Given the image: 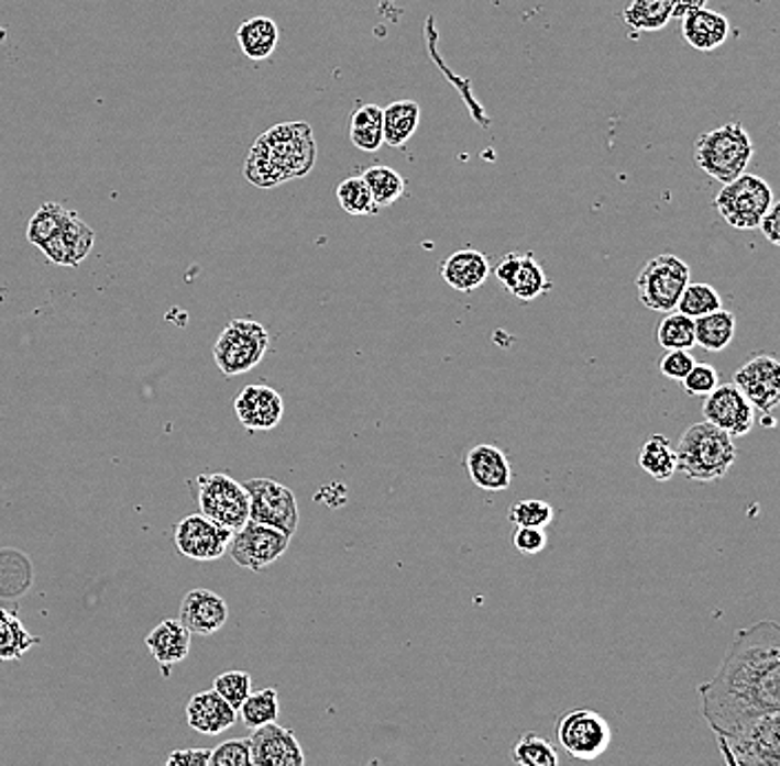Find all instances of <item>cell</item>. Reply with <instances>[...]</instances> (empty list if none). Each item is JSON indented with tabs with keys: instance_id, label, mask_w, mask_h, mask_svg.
<instances>
[{
	"instance_id": "ba28073f",
	"label": "cell",
	"mask_w": 780,
	"mask_h": 766,
	"mask_svg": "<svg viewBox=\"0 0 780 766\" xmlns=\"http://www.w3.org/2000/svg\"><path fill=\"white\" fill-rule=\"evenodd\" d=\"M692 281L690 266L670 253L652 257L637 277L639 301L648 311L672 313L681 292Z\"/></svg>"
},
{
	"instance_id": "681fc988",
	"label": "cell",
	"mask_w": 780,
	"mask_h": 766,
	"mask_svg": "<svg viewBox=\"0 0 780 766\" xmlns=\"http://www.w3.org/2000/svg\"><path fill=\"white\" fill-rule=\"evenodd\" d=\"M707 0H668L672 19H685L688 14L703 10Z\"/></svg>"
},
{
	"instance_id": "7dc6e473",
	"label": "cell",
	"mask_w": 780,
	"mask_h": 766,
	"mask_svg": "<svg viewBox=\"0 0 780 766\" xmlns=\"http://www.w3.org/2000/svg\"><path fill=\"white\" fill-rule=\"evenodd\" d=\"M209 748H178L172 751L163 766H207Z\"/></svg>"
},
{
	"instance_id": "ab89813d",
	"label": "cell",
	"mask_w": 780,
	"mask_h": 766,
	"mask_svg": "<svg viewBox=\"0 0 780 766\" xmlns=\"http://www.w3.org/2000/svg\"><path fill=\"white\" fill-rule=\"evenodd\" d=\"M336 196H338L340 207L349 215L362 218V215L380 213V209L375 207V202L371 198V191H369L366 182L362 180V176H353V178H347L344 182H340L338 189H336Z\"/></svg>"
},
{
	"instance_id": "cb8c5ba5",
	"label": "cell",
	"mask_w": 780,
	"mask_h": 766,
	"mask_svg": "<svg viewBox=\"0 0 780 766\" xmlns=\"http://www.w3.org/2000/svg\"><path fill=\"white\" fill-rule=\"evenodd\" d=\"M187 722L205 735H218L238 722V711L213 689L196 693L187 704Z\"/></svg>"
},
{
	"instance_id": "60d3db41",
	"label": "cell",
	"mask_w": 780,
	"mask_h": 766,
	"mask_svg": "<svg viewBox=\"0 0 780 766\" xmlns=\"http://www.w3.org/2000/svg\"><path fill=\"white\" fill-rule=\"evenodd\" d=\"M554 519V510L550 503L541 499H524L510 506L508 521L515 528H539L546 530Z\"/></svg>"
},
{
	"instance_id": "277c9868",
	"label": "cell",
	"mask_w": 780,
	"mask_h": 766,
	"mask_svg": "<svg viewBox=\"0 0 780 766\" xmlns=\"http://www.w3.org/2000/svg\"><path fill=\"white\" fill-rule=\"evenodd\" d=\"M754 156V144L740 122H727L701 133L694 142V160L703 174L727 185L745 174Z\"/></svg>"
},
{
	"instance_id": "9a60e30c",
	"label": "cell",
	"mask_w": 780,
	"mask_h": 766,
	"mask_svg": "<svg viewBox=\"0 0 780 766\" xmlns=\"http://www.w3.org/2000/svg\"><path fill=\"white\" fill-rule=\"evenodd\" d=\"M233 532L209 521L202 514H191L176 525V545L191 560H216L224 556Z\"/></svg>"
},
{
	"instance_id": "3957f363",
	"label": "cell",
	"mask_w": 780,
	"mask_h": 766,
	"mask_svg": "<svg viewBox=\"0 0 780 766\" xmlns=\"http://www.w3.org/2000/svg\"><path fill=\"white\" fill-rule=\"evenodd\" d=\"M677 452V473L690 481H718L727 477L736 464L734 438L710 425L707 421L692 423L679 438Z\"/></svg>"
},
{
	"instance_id": "83f0119b",
	"label": "cell",
	"mask_w": 780,
	"mask_h": 766,
	"mask_svg": "<svg viewBox=\"0 0 780 766\" xmlns=\"http://www.w3.org/2000/svg\"><path fill=\"white\" fill-rule=\"evenodd\" d=\"M421 120V107L413 100H397L382 109V129L384 144L393 148H402L415 135Z\"/></svg>"
},
{
	"instance_id": "9c48e42d",
	"label": "cell",
	"mask_w": 780,
	"mask_h": 766,
	"mask_svg": "<svg viewBox=\"0 0 780 766\" xmlns=\"http://www.w3.org/2000/svg\"><path fill=\"white\" fill-rule=\"evenodd\" d=\"M198 503L202 517L231 532L249 521V495L242 484L224 473L198 477Z\"/></svg>"
},
{
	"instance_id": "e575fe53",
	"label": "cell",
	"mask_w": 780,
	"mask_h": 766,
	"mask_svg": "<svg viewBox=\"0 0 780 766\" xmlns=\"http://www.w3.org/2000/svg\"><path fill=\"white\" fill-rule=\"evenodd\" d=\"M623 21L637 32H659L672 21V14L668 0H633Z\"/></svg>"
},
{
	"instance_id": "4dcf8cb0",
	"label": "cell",
	"mask_w": 780,
	"mask_h": 766,
	"mask_svg": "<svg viewBox=\"0 0 780 766\" xmlns=\"http://www.w3.org/2000/svg\"><path fill=\"white\" fill-rule=\"evenodd\" d=\"M351 142L366 153H375L384 146V129H382V107L364 102L351 113Z\"/></svg>"
},
{
	"instance_id": "7bdbcfd3",
	"label": "cell",
	"mask_w": 780,
	"mask_h": 766,
	"mask_svg": "<svg viewBox=\"0 0 780 766\" xmlns=\"http://www.w3.org/2000/svg\"><path fill=\"white\" fill-rule=\"evenodd\" d=\"M207 766H255L251 759L249 740H229L209 753Z\"/></svg>"
},
{
	"instance_id": "4fadbf2b",
	"label": "cell",
	"mask_w": 780,
	"mask_h": 766,
	"mask_svg": "<svg viewBox=\"0 0 780 766\" xmlns=\"http://www.w3.org/2000/svg\"><path fill=\"white\" fill-rule=\"evenodd\" d=\"M290 536L284 532L262 525L255 521H246L238 532H233V539L229 543V554L231 558L251 571H260L268 565H273L284 552L288 549Z\"/></svg>"
},
{
	"instance_id": "484cf974",
	"label": "cell",
	"mask_w": 780,
	"mask_h": 766,
	"mask_svg": "<svg viewBox=\"0 0 780 766\" xmlns=\"http://www.w3.org/2000/svg\"><path fill=\"white\" fill-rule=\"evenodd\" d=\"M238 45L249 60L253 63L268 60L279 45L277 23L268 16H255L244 21L238 27Z\"/></svg>"
},
{
	"instance_id": "c3c4849f",
	"label": "cell",
	"mask_w": 780,
	"mask_h": 766,
	"mask_svg": "<svg viewBox=\"0 0 780 766\" xmlns=\"http://www.w3.org/2000/svg\"><path fill=\"white\" fill-rule=\"evenodd\" d=\"M778 215H780V204H773L760 220L758 229L760 233L767 237L769 244L778 246L780 244V224H778Z\"/></svg>"
},
{
	"instance_id": "74e56055",
	"label": "cell",
	"mask_w": 780,
	"mask_h": 766,
	"mask_svg": "<svg viewBox=\"0 0 780 766\" xmlns=\"http://www.w3.org/2000/svg\"><path fill=\"white\" fill-rule=\"evenodd\" d=\"M657 342L666 351H690L694 346V320L683 313H666L657 326Z\"/></svg>"
},
{
	"instance_id": "4316f807",
	"label": "cell",
	"mask_w": 780,
	"mask_h": 766,
	"mask_svg": "<svg viewBox=\"0 0 780 766\" xmlns=\"http://www.w3.org/2000/svg\"><path fill=\"white\" fill-rule=\"evenodd\" d=\"M34 585V567L28 554L14 547H0V598L14 600Z\"/></svg>"
},
{
	"instance_id": "ffe728a7",
	"label": "cell",
	"mask_w": 780,
	"mask_h": 766,
	"mask_svg": "<svg viewBox=\"0 0 780 766\" xmlns=\"http://www.w3.org/2000/svg\"><path fill=\"white\" fill-rule=\"evenodd\" d=\"M94 231L83 222L76 211H67V218L58 233L41 246L45 257L58 266H80L94 248Z\"/></svg>"
},
{
	"instance_id": "d4e9b609",
	"label": "cell",
	"mask_w": 780,
	"mask_h": 766,
	"mask_svg": "<svg viewBox=\"0 0 780 766\" xmlns=\"http://www.w3.org/2000/svg\"><path fill=\"white\" fill-rule=\"evenodd\" d=\"M729 36V21L721 12L696 10L683 19V38L696 52H714Z\"/></svg>"
},
{
	"instance_id": "44dd1931",
	"label": "cell",
	"mask_w": 780,
	"mask_h": 766,
	"mask_svg": "<svg viewBox=\"0 0 780 766\" xmlns=\"http://www.w3.org/2000/svg\"><path fill=\"white\" fill-rule=\"evenodd\" d=\"M229 619V604L211 589H191L180 604V623L200 636H211L224 628Z\"/></svg>"
},
{
	"instance_id": "f1b7e54d",
	"label": "cell",
	"mask_w": 780,
	"mask_h": 766,
	"mask_svg": "<svg viewBox=\"0 0 780 766\" xmlns=\"http://www.w3.org/2000/svg\"><path fill=\"white\" fill-rule=\"evenodd\" d=\"M637 466L657 481H670L677 475V452L666 434H652L639 449Z\"/></svg>"
},
{
	"instance_id": "6da1fadb",
	"label": "cell",
	"mask_w": 780,
	"mask_h": 766,
	"mask_svg": "<svg viewBox=\"0 0 780 766\" xmlns=\"http://www.w3.org/2000/svg\"><path fill=\"white\" fill-rule=\"evenodd\" d=\"M701 713L716 737L780 713V628L773 621L738 630L718 674L699 687Z\"/></svg>"
},
{
	"instance_id": "603a6c76",
	"label": "cell",
	"mask_w": 780,
	"mask_h": 766,
	"mask_svg": "<svg viewBox=\"0 0 780 766\" xmlns=\"http://www.w3.org/2000/svg\"><path fill=\"white\" fill-rule=\"evenodd\" d=\"M146 650L169 676V667L183 663L191 650V632L180 621H163L146 634Z\"/></svg>"
},
{
	"instance_id": "2e32d148",
	"label": "cell",
	"mask_w": 780,
	"mask_h": 766,
	"mask_svg": "<svg viewBox=\"0 0 780 766\" xmlns=\"http://www.w3.org/2000/svg\"><path fill=\"white\" fill-rule=\"evenodd\" d=\"M495 277L513 297L521 301L539 299L541 295L552 290L550 277L532 253H506L495 266Z\"/></svg>"
},
{
	"instance_id": "f546056e",
	"label": "cell",
	"mask_w": 780,
	"mask_h": 766,
	"mask_svg": "<svg viewBox=\"0 0 780 766\" xmlns=\"http://www.w3.org/2000/svg\"><path fill=\"white\" fill-rule=\"evenodd\" d=\"M734 335L736 318L725 309L694 320V344H699L707 353L725 351L734 342Z\"/></svg>"
},
{
	"instance_id": "7402d4cb",
	"label": "cell",
	"mask_w": 780,
	"mask_h": 766,
	"mask_svg": "<svg viewBox=\"0 0 780 766\" xmlns=\"http://www.w3.org/2000/svg\"><path fill=\"white\" fill-rule=\"evenodd\" d=\"M439 273L450 288L459 292H473L486 284L491 275V262L477 248H461L441 262Z\"/></svg>"
},
{
	"instance_id": "5b68a950",
	"label": "cell",
	"mask_w": 780,
	"mask_h": 766,
	"mask_svg": "<svg viewBox=\"0 0 780 766\" xmlns=\"http://www.w3.org/2000/svg\"><path fill=\"white\" fill-rule=\"evenodd\" d=\"M716 742L725 766H780V713L758 718Z\"/></svg>"
},
{
	"instance_id": "5bb4252c",
	"label": "cell",
	"mask_w": 780,
	"mask_h": 766,
	"mask_svg": "<svg viewBox=\"0 0 780 766\" xmlns=\"http://www.w3.org/2000/svg\"><path fill=\"white\" fill-rule=\"evenodd\" d=\"M703 417L732 438L747 436L754 428L756 412L734 384H718L703 401Z\"/></svg>"
},
{
	"instance_id": "52a82bcc",
	"label": "cell",
	"mask_w": 780,
	"mask_h": 766,
	"mask_svg": "<svg viewBox=\"0 0 780 766\" xmlns=\"http://www.w3.org/2000/svg\"><path fill=\"white\" fill-rule=\"evenodd\" d=\"M268 351V333L260 322L233 320L213 346V359L222 375L238 377L253 370Z\"/></svg>"
},
{
	"instance_id": "30bf717a",
	"label": "cell",
	"mask_w": 780,
	"mask_h": 766,
	"mask_svg": "<svg viewBox=\"0 0 780 766\" xmlns=\"http://www.w3.org/2000/svg\"><path fill=\"white\" fill-rule=\"evenodd\" d=\"M734 386L749 401L760 423L773 428V412L780 403V364L771 355H754L734 373Z\"/></svg>"
},
{
	"instance_id": "7a4b0ae2",
	"label": "cell",
	"mask_w": 780,
	"mask_h": 766,
	"mask_svg": "<svg viewBox=\"0 0 780 766\" xmlns=\"http://www.w3.org/2000/svg\"><path fill=\"white\" fill-rule=\"evenodd\" d=\"M316 160L318 144L310 124L282 122L255 140L244 163V178L260 189H273L308 176Z\"/></svg>"
},
{
	"instance_id": "ac0fdd59",
	"label": "cell",
	"mask_w": 780,
	"mask_h": 766,
	"mask_svg": "<svg viewBox=\"0 0 780 766\" xmlns=\"http://www.w3.org/2000/svg\"><path fill=\"white\" fill-rule=\"evenodd\" d=\"M240 423L249 432H264L279 425L284 417L282 395L266 384H251L242 388L233 401Z\"/></svg>"
},
{
	"instance_id": "d6a6232c",
	"label": "cell",
	"mask_w": 780,
	"mask_h": 766,
	"mask_svg": "<svg viewBox=\"0 0 780 766\" xmlns=\"http://www.w3.org/2000/svg\"><path fill=\"white\" fill-rule=\"evenodd\" d=\"M362 180L366 182L377 209L393 207L397 200H402L406 196V180L391 167H384V165L369 167L362 174Z\"/></svg>"
},
{
	"instance_id": "bcb514c9",
	"label": "cell",
	"mask_w": 780,
	"mask_h": 766,
	"mask_svg": "<svg viewBox=\"0 0 780 766\" xmlns=\"http://www.w3.org/2000/svg\"><path fill=\"white\" fill-rule=\"evenodd\" d=\"M510 541L521 554H539L548 545V536L539 528H515Z\"/></svg>"
},
{
	"instance_id": "836d02e7",
	"label": "cell",
	"mask_w": 780,
	"mask_h": 766,
	"mask_svg": "<svg viewBox=\"0 0 780 766\" xmlns=\"http://www.w3.org/2000/svg\"><path fill=\"white\" fill-rule=\"evenodd\" d=\"M510 757L517 766H559V755L554 744L535 731L524 733L515 742Z\"/></svg>"
},
{
	"instance_id": "8d00e7d4",
	"label": "cell",
	"mask_w": 780,
	"mask_h": 766,
	"mask_svg": "<svg viewBox=\"0 0 780 766\" xmlns=\"http://www.w3.org/2000/svg\"><path fill=\"white\" fill-rule=\"evenodd\" d=\"M242 713V722L253 731L264 724L277 722L279 715V696L273 687L262 689V691H251V696L242 702L238 709Z\"/></svg>"
},
{
	"instance_id": "b9f144b4",
	"label": "cell",
	"mask_w": 780,
	"mask_h": 766,
	"mask_svg": "<svg viewBox=\"0 0 780 766\" xmlns=\"http://www.w3.org/2000/svg\"><path fill=\"white\" fill-rule=\"evenodd\" d=\"M213 691L238 711L251 696V676L246 671H227L216 678Z\"/></svg>"
},
{
	"instance_id": "e0dca14e",
	"label": "cell",
	"mask_w": 780,
	"mask_h": 766,
	"mask_svg": "<svg viewBox=\"0 0 780 766\" xmlns=\"http://www.w3.org/2000/svg\"><path fill=\"white\" fill-rule=\"evenodd\" d=\"M251 759L255 766H304L306 757L299 740L290 729L277 722L253 729L249 737Z\"/></svg>"
},
{
	"instance_id": "f35d334b",
	"label": "cell",
	"mask_w": 780,
	"mask_h": 766,
	"mask_svg": "<svg viewBox=\"0 0 780 766\" xmlns=\"http://www.w3.org/2000/svg\"><path fill=\"white\" fill-rule=\"evenodd\" d=\"M67 211L69 209H65L63 204H58V202H45L36 213H34V218L30 220V224H28V240H30V244H34V246H45L56 233H58V229L63 226V222H65V218H67Z\"/></svg>"
},
{
	"instance_id": "1f68e13d",
	"label": "cell",
	"mask_w": 780,
	"mask_h": 766,
	"mask_svg": "<svg viewBox=\"0 0 780 766\" xmlns=\"http://www.w3.org/2000/svg\"><path fill=\"white\" fill-rule=\"evenodd\" d=\"M41 643L8 609H0V660H21Z\"/></svg>"
},
{
	"instance_id": "8992f818",
	"label": "cell",
	"mask_w": 780,
	"mask_h": 766,
	"mask_svg": "<svg viewBox=\"0 0 780 766\" xmlns=\"http://www.w3.org/2000/svg\"><path fill=\"white\" fill-rule=\"evenodd\" d=\"M773 204L776 200L771 187L754 174H743L736 180L723 185L721 193L714 200V207L721 218L738 231L758 229L762 215Z\"/></svg>"
},
{
	"instance_id": "f6af8a7d",
	"label": "cell",
	"mask_w": 780,
	"mask_h": 766,
	"mask_svg": "<svg viewBox=\"0 0 780 766\" xmlns=\"http://www.w3.org/2000/svg\"><path fill=\"white\" fill-rule=\"evenodd\" d=\"M696 359L692 351H666V355L659 362V370L663 377L672 381H683L688 373L694 368Z\"/></svg>"
},
{
	"instance_id": "8fae6325",
	"label": "cell",
	"mask_w": 780,
	"mask_h": 766,
	"mask_svg": "<svg viewBox=\"0 0 780 766\" xmlns=\"http://www.w3.org/2000/svg\"><path fill=\"white\" fill-rule=\"evenodd\" d=\"M557 742L576 759H596L612 742L607 720L592 709L565 711L557 722Z\"/></svg>"
},
{
	"instance_id": "d6986e66",
	"label": "cell",
	"mask_w": 780,
	"mask_h": 766,
	"mask_svg": "<svg viewBox=\"0 0 780 766\" xmlns=\"http://www.w3.org/2000/svg\"><path fill=\"white\" fill-rule=\"evenodd\" d=\"M465 470L471 481L486 492H504L513 486V466L502 447L491 443H480L468 449Z\"/></svg>"
},
{
	"instance_id": "ee69618b",
	"label": "cell",
	"mask_w": 780,
	"mask_h": 766,
	"mask_svg": "<svg viewBox=\"0 0 780 766\" xmlns=\"http://www.w3.org/2000/svg\"><path fill=\"white\" fill-rule=\"evenodd\" d=\"M683 390L692 397H707L721 381H718V373L714 366L710 364H694V368L688 373V377L681 381Z\"/></svg>"
},
{
	"instance_id": "7c38bea8",
	"label": "cell",
	"mask_w": 780,
	"mask_h": 766,
	"mask_svg": "<svg viewBox=\"0 0 780 766\" xmlns=\"http://www.w3.org/2000/svg\"><path fill=\"white\" fill-rule=\"evenodd\" d=\"M249 495V521L271 525L293 536L299 525L295 495L273 479H251L242 484Z\"/></svg>"
},
{
	"instance_id": "d590c367",
	"label": "cell",
	"mask_w": 780,
	"mask_h": 766,
	"mask_svg": "<svg viewBox=\"0 0 780 766\" xmlns=\"http://www.w3.org/2000/svg\"><path fill=\"white\" fill-rule=\"evenodd\" d=\"M718 309H723V303H721V295L714 286L703 284V281H690L685 286V290L681 292L674 311L688 315L690 320H699V318H705Z\"/></svg>"
}]
</instances>
